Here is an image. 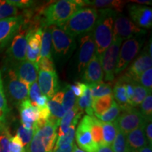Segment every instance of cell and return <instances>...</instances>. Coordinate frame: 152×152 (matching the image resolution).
<instances>
[{
  "instance_id": "51",
  "label": "cell",
  "mask_w": 152,
  "mask_h": 152,
  "mask_svg": "<svg viewBox=\"0 0 152 152\" xmlns=\"http://www.w3.org/2000/svg\"><path fill=\"white\" fill-rule=\"evenodd\" d=\"M96 152H113L111 149V146H106V145H101L99 146Z\"/></svg>"
},
{
  "instance_id": "25",
  "label": "cell",
  "mask_w": 152,
  "mask_h": 152,
  "mask_svg": "<svg viewBox=\"0 0 152 152\" xmlns=\"http://www.w3.org/2000/svg\"><path fill=\"white\" fill-rule=\"evenodd\" d=\"M127 1L119 0H94V1H84L85 5L92 6L93 8L100 9H109L115 11V12L121 13Z\"/></svg>"
},
{
  "instance_id": "45",
  "label": "cell",
  "mask_w": 152,
  "mask_h": 152,
  "mask_svg": "<svg viewBox=\"0 0 152 152\" xmlns=\"http://www.w3.org/2000/svg\"><path fill=\"white\" fill-rule=\"evenodd\" d=\"M23 144L18 136H12L10 140V152H25Z\"/></svg>"
},
{
  "instance_id": "48",
  "label": "cell",
  "mask_w": 152,
  "mask_h": 152,
  "mask_svg": "<svg viewBox=\"0 0 152 152\" xmlns=\"http://www.w3.org/2000/svg\"><path fill=\"white\" fill-rule=\"evenodd\" d=\"M144 132H145L146 138H147L148 144L151 147L152 146V123L151 121H148L146 122L144 127Z\"/></svg>"
},
{
  "instance_id": "46",
  "label": "cell",
  "mask_w": 152,
  "mask_h": 152,
  "mask_svg": "<svg viewBox=\"0 0 152 152\" xmlns=\"http://www.w3.org/2000/svg\"><path fill=\"white\" fill-rule=\"evenodd\" d=\"M7 2L16 7V8L21 9H30L35 4V1L30 0H8Z\"/></svg>"
},
{
  "instance_id": "35",
  "label": "cell",
  "mask_w": 152,
  "mask_h": 152,
  "mask_svg": "<svg viewBox=\"0 0 152 152\" xmlns=\"http://www.w3.org/2000/svg\"><path fill=\"white\" fill-rule=\"evenodd\" d=\"M121 112V109L115 100H113L111 107L97 118H99L100 121L103 123H113L119 116Z\"/></svg>"
},
{
  "instance_id": "41",
  "label": "cell",
  "mask_w": 152,
  "mask_h": 152,
  "mask_svg": "<svg viewBox=\"0 0 152 152\" xmlns=\"http://www.w3.org/2000/svg\"><path fill=\"white\" fill-rule=\"evenodd\" d=\"M137 84L142 85L146 89L151 91L152 90V68H149L147 71L142 74L137 80Z\"/></svg>"
},
{
  "instance_id": "28",
  "label": "cell",
  "mask_w": 152,
  "mask_h": 152,
  "mask_svg": "<svg viewBox=\"0 0 152 152\" xmlns=\"http://www.w3.org/2000/svg\"><path fill=\"white\" fill-rule=\"evenodd\" d=\"M114 99L113 94L93 99L92 109L96 118L99 117L111 107Z\"/></svg>"
},
{
  "instance_id": "11",
  "label": "cell",
  "mask_w": 152,
  "mask_h": 152,
  "mask_svg": "<svg viewBox=\"0 0 152 152\" xmlns=\"http://www.w3.org/2000/svg\"><path fill=\"white\" fill-rule=\"evenodd\" d=\"M79 48L77 52V72L83 73L85 68L96 53L93 32L78 36Z\"/></svg>"
},
{
  "instance_id": "42",
  "label": "cell",
  "mask_w": 152,
  "mask_h": 152,
  "mask_svg": "<svg viewBox=\"0 0 152 152\" xmlns=\"http://www.w3.org/2000/svg\"><path fill=\"white\" fill-rule=\"evenodd\" d=\"M11 134L7 128L0 133V149L2 152H10V140Z\"/></svg>"
},
{
  "instance_id": "39",
  "label": "cell",
  "mask_w": 152,
  "mask_h": 152,
  "mask_svg": "<svg viewBox=\"0 0 152 152\" xmlns=\"http://www.w3.org/2000/svg\"><path fill=\"white\" fill-rule=\"evenodd\" d=\"M140 113L146 121H151L152 118V95L151 92L147 95L140 104Z\"/></svg>"
},
{
  "instance_id": "12",
  "label": "cell",
  "mask_w": 152,
  "mask_h": 152,
  "mask_svg": "<svg viewBox=\"0 0 152 152\" xmlns=\"http://www.w3.org/2000/svg\"><path fill=\"white\" fill-rule=\"evenodd\" d=\"M152 59L147 49H144L140 56L133 61L128 68V71L120 77L123 82H130L131 83L137 84V80L142 73L151 68Z\"/></svg>"
},
{
  "instance_id": "56",
  "label": "cell",
  "mask_w": 152,
  "mask_h": 152,
  "mask_svg": "<svg viewBox=\"0 0 152 152\" xmlns=\"http://www.w3.org/2000/svg\"><path fill=\"white\" fill-rule=\"evenodd\" d=\"M25 152H28V151H25Z\"/></svg>"
},
{
  "instance_id": "7",
  "label": "cell",
  "mask_w": 152,
  "mask_h": 152,
  "mask_svg": "<svg viewBox=\"0 0 152 152\" xmlns=\"http://www.w3.org/2000/svg\"><path fill=\"white\" fill-rule=\"evenodd\" d=\"M144 42V35H138L126 39L120 48L118 59L115 75L121 73L128 67L130 63L138 54Z\"/></svg>"
},
{
  "instance_id": "55",
  "label": "cell",
  "mask_w": 152,
  "mask_h": 152,
  "mask_svg": "<svg viewBox=\"0 0 152 152\" xmlns=\"http://www.w3.org/2000/svg\"><path fill=\"white\" fill-rule=\"evenodd\" d=\"M0 152H2V151H1V149H0Z\"/></svg>"
},
{
  "instance_id": "1",
  "label": "cell",
  "mask_w": 152,
  "mask_h": 152,
  "mask_svg": "<svg viewBox=\"0 0 152 152\" xmlns=\"http://www.w3.org/2000/svg\"><path fill=\"white\" fill-rule=\"evenodd\" d=\"M82 0H60L47 5L41 14V28L63 23L84 7Z\"/></svg>"
},
{
  "instance_id": "26",
  "label": "cell",
  "mask_w": 152,
  "mask_h": 152,
  "mask_svg": "<svg viewBox=\"0 0 152 152\" xmlns=\"http://www.w3.org/2000/svg\"><path fill=\"white\" fill-rule=\"evenodd\" d=\"M92 101L93 98L91 94V91L88 85L85 84L83 93L80 97L77 99V106L81 111H85L87 113V115L92 116L93 109H92Z\"/></svg>"
},
{
  "instance_id": "40",
  "label": "cell",
  "mask_w": 152,
  "mask_h": 152,
  "mask_svg": "<svg viewBox=\"0 0 152 152\" xmlns=\"http://www.w3.org/2000/svg\"><path fill=\"white\" fill-rule=\"evenodd\" d=\"M35 132V131L33 129H32V130H27V129L24 128L21 125L18 127V130H17L16 135L21 140L24 147H26L30 144L32 139H33Z\"/></svg>"
},
{
  "instance_id": "47",
  "label": "cell",
  "mask_w": 152,
  "mask_h": 152,
  "mask_svg": "<svg viewBox=\"0 0 152 152\" xmlns=\"http://www.w3.org/2000/svg\"><path fill=\"white\" fill-rule=\"evenodd\" d=\"M85 83H80V82H75L73 85H70V88L75 96L80 97L83 93V89H84Z\"/></svg>"
},
{
  "instance_id": "16",
  "label": "cell",
  "mask_w": 152,
  "mask_h": 152,
  "mask_svg": "<svg viewBox=\"0 0 152 152\" xmlns=\"http://www.w3.org/2000/svg\"><path fill=\"white\" fill-rule=\"evenodd\" d=\"M14 66L10 67L14 70L18 78L29 87L33 83L37 81L38 66L27 60L13 63Z\"/></svg>"
},
{
  "instance_id": "23",
  "label": "cell",
  "mask_w": 152,
  "mask_h": 152,
  "mask_svg": "<svg viewBox=\"0 0 152 152\" xmlns=\"http://www.w3.org/2000/svg\"><path fill=\"white\" fill-rule=\"evenodd\" d=\"M145 124L146 123L139 127L138 128L128 133L126 135L127 143H128L130 152L141 149V148L145 147L148 144L145 135V132H144Z\"/></svg>"
},
{
  "instance_id": "14",
  "label": "cell",
  "mask_w": 152,
  "mask_h": 152,
  "mask_svg": "<svg viewBox=\"0 0 152 152\" xmlns=\"http://www.w3.org/2000/svg\"><path fill=\"white\" fill-rule=\"evenodd\" d=\"M23 23L22 15L0 20V52L12 41Z\"/></svg>"
},
{
  "instance_id": "30",
  "label": "cell",
  "mask_w": 152,
  "mask_h": 152,
  "mask_svg": "<svg viewBox=\"0 0 152 152\" xmlns=\"http://www.w3.org/2000/svg\"><path fill=\"white\" fill-rule=\"evenodd\" d=\"M80 111H81V110L79 109V108L77 106V104H76V105L74 106L71 111L66 112L65 115H64V117L62 118L60 121L59 129H58V137H61L66 134L68 128L71 126L74 118H75V115H77V113Z\"/></svg>"
},
{
  "instance_id": "50",
  "label": "cell",
  "mask_w": 152,
  "mask_h": 152,
  "mask_svg": "<svg viewBox=\"0 0 152 152\" xmlns=\"http://www.w3.org/2000/svg\"><path fill=\"white\" fill-rule=\"evenodd\" d=\"M73 144L74 143L57 148V149L53 150V152H73Z\"/></svg>"
},
{
  "instance_id": "44",
  "label": "cell",
  "mask_w": 152,
  "mask_h": 152,
  "mask_svg": "<svg viewBox=\"0 0 152 152\" xmlns=\"http://www.w3.org/2000/svg\"><path fill=\"white\" fill-rule=\"evenodd\" d=\"M42 95V93L39 90V85L37 81L33 83L29 87V90H28V97L30 98V101L33 105L35 106V102L38 98Z\"/></svg>"
},
{
  "instance_id": "24",
  "label": "cell",
  "mask_w": 152,
  "mask_h": 152,
  "mask_svg": "<svg viewBox=\"0 0 152 152\" xmlns=\"http://www.w3.org/2000/svg\"><path fill=\"white\" fill-rule=\"evenodd\" d=\"M7 99L6 96L3 85V78L1 71H0V133L7 128V118L9 113Z\"/></svg>"
},
{
  "instance_id": "22",
  "label": "cell",
  "mask_w": 152,
  "mask_h": 152,
  "mask_svg": "<svg viewBox=\"0 0 152 152\" xmlns=\"http://www.w3.org/2000/svg\"><path fill=\"white\" fill-rule=\"evenodd\" d=\"M63 98H64V92L63 90H61L57 92L47 102V106L50 113L49 121L54 123L58 126L59 125L61 120L66 113L62 104Z\"/></svg>"
},
{
  "instance_id": "5",
  "label": "cell",
  "mask_w": 152,
  "mask_h": 152,
  "mask_svg": "<svg viewBox=\"0 0 152 152\" xmlns=\"http://www.w3.org/2000/svg\"><path fill=\"white\" fill-rule=\"evenodd\" d=\"M57 127L54 123L47 121L37 130L30 144L25 147L28 152H53L57 137Z\"/></svg>"
},
{
  "instance_id": "38",
  "label": "cell",
  "mask_w": 152,
  "mask_h": 152,
  "mask_svg": "<svg viewBox=\"0 0 152 152\" xmlns=\"http://www.w3.org/2000/svg\"><path fill=\"white\" fill-rule=\"evenodd\" d=\"M16 16H18V8L7 1L0 0V20Z\"/></svg>"
},
{
  "instance_id": "27",
  "label": "cell",
  "mask_w": 152,
  "mask_h": 152,
  "mask_svg": "<svg viewBox=\"0 0 152 152\" xmlns=\"http://www.w3.org/2000/svg\"><path fill=\"white\" fill-rule=\"evenodd\" d=\"M42 41L40 48L41 58H52V29L51 26L42 28Z\"/></svg>"
},
{
  "instance_id": "54",
  "label": "cell",
  "mask_w": 152,
  "mask_h": 152,
  "mask_svg": "<svg viewBox=\"0 0 152 152\" xmlns=\"http://www.w3.org/2000/svg\"><path fill=\"white\" fill-rule=\"evenodd\" d=\"M73 152H85L84 151H83V150L79 149L78 147L76 146V144H73Z\"/></svg>"
},
{
  "instance_id": "20",
  "label": "cell",
  "mask_w": 152,
  "mask_h": 152,
  "mask_svg": "<svg viewBox=\"0 0 152 152\" xmlns=\"http://www.w3.org/2000/svg\"><path fill=\"white\" fill-rule=\"evenodd\" d=\"M19 109L23 127L27 130L33 129L39 118V112L37 106L33 105L28 99L23 101L19 104Z\"/></svg>"
},
{
  "instance_id": "2",
  "label": "cell",
  "mask_w": 152,
  "mask_h": 152,
  "mask_svg": "<svg viewBox=\"0 0 152 152\" xmlns=\"http://www.w3.org/2000/svg\"><path fill=\"white\" fill-rule=\"evenodd\" d=\"M98 10L93 7L80 9L58 27L72 37L92 32L98 18Z\"/></svg>"
},
{
  "instance_id": "53",
  "label": "cell",
  "mask_w": 152,
  "mask_h": 152,
  "mask_svg": "<svg viewBox=\"0 0 152 152\" xmlns=\"http://www.w3.org/2000/svg\"><path fill=\"white\" fill-rule=\"evenodd\" d=\"M132 152H152L151 147H150L149 145H147L145 146V147L141 148V149L136 150V151H134Z\"/></svg>"
},
{
  "instance_id": "8",
  "label": "cell",
  "mask_w": 152,
  "mask_h": 152,
  "mask_svg": "<svg viewBox=\"0 0 152 152\" xmlns=\"http://www.w3.org/2000/svg\"><path fill=\"white\" fill-rule=\"evenodd\" d=\"M121 112L122 113L113 123L117 130L122 132L125 136L146 123L140 111L134 107L130 106Z\"/></svg>"
},
{
  "instance_id": "17",
  "label": "cell",
  "mask_w": 152,
  "mask_h": 152,
  "mask_svg": "<svg viewBox=\"0 0 152 152\" xmlns=\"http://www.w3.org/2000/svg\"><path fill=\"white\" fill-rule=\"evenodd\" d=\"M130 20L140 28L152 27V9L145 6L130 4L128 7Z\"/></svg>"
},
{
  "instance_id": "43",
  "label": "cell",
  "mask_w": 152,
  "mask_h": 152,
  "mask_svg": "<svg viewBox=\"0 0 152 152\" xmlns=\"http://www.w3.org/2000/svg\"><path fill=\"white\" fill-rule=\"evenodd\" d=\"M38 68L39 71L56 72V68L52 58H41L38 63Z\"/></svg>"
},
{
  "instance_id": "34",
  "label": "cell",
  "mask_w": 152,
  "mask_h": 152,
  "mask_svg": "<svg viewBox=\"0 0 152 152\" xmlns=\"http://www.w3.org/2000/svg\"><path fill=\"white\" fill-rule=\"evenodd\" d=\"M151 92V91L142 87V85L134 84V94L130 102V106L132 107L140 106L147 95Z\"/></svg>"
},
{
  "instance_id": "37",
  "label": "cell",
  "mask_w": 152,
  "mask_h": 152,
  "mask_svg": "<svg viewBox=\"0 0 152 152\" xmlns=\"http://www.w3.org/2000/svg\"><path fill=\"white\" fill-rule=\"evenodd\" d=\"M111 146L113 152H130L127 143L126 136L118 130Z\"/></svg>"
},
{
  "instance_id": "49",
  "label": "cell",
  "mask_w": 152,
  "mask_h": 152,
  "mask_svg": "<svg viewBox=\"0 0 152 152\" xmlns=\"http://www.w3.org/2000/svg\"><path fill=\"white\" fill-rule=\"evenodd\" d=\"M49 99L45 95H41L39 98L37 99L35 102V106L37 107H44L47 105V102H48Z\"/></svg>"
},
{
  "instance_id": "10",
  "label": "cell",
  "mask_w": 152,
  "mask_h": 152,
  "mask_svg": "<svg viewBox=\"0 0 152 152\" xmlns=\"http://www.w3.org/2000/svg\"><path fill=\"white\" fill-rule=\"evenodd\" d=\"M147 31L137 26L130 18L121 13H117L113 23V38L123 40L138 35H145Z\"/></svg>"
},
{
  "instance_id": "18",
  "label": "cell",
  "mask_w": 152,
  "mask_h": 152,
  "mask_svg": "<svg viewBox=\"0 0 152 152\" xmlns=\"http://www.w3.org/2000/svg\"><path fill=\"white\" fill-rule=\"evenodd\" d=\"M42 34V28L30 30L27 34L26 60L37 66L40 59Z\"/></svg>"
},
{
  "instance_id": "4",
  "label": "cell",
  "mask_w": 152,
  "mask_h": 152,
  "mask_svg": "<svg viewBox=\"0 0 152 152\" xmlns=\"http://www.w3.org/2000/svg\"><path fill=\"white\" fill-rule=\"evenodd\" d=\"M52 56L57 64H64L75 50V37L69 35L58 26H52Z\"/></svg>"
},
{
  "instance_id": "6",
  "label": "cell",
  "mask_w": 152,
  "mask_h": 152,
  "mask_svg": "<svg viewBox=\"0 0 152 152\" xmlns=\"http://www.w3.org/2000/svg\"><path fill=\"white\" fill-rule=\"evenodd\" d=\"M3 85L6 96L13 104H20L23 101L29 98V87L18 78L14 71L11 67L7 68L5 71Z\"/></svg>"
},
{
  "instance_id": "21",
  "label": "cell",
  "mask_w": 152,
  "mask_h": 152,
  "mask_svg": "<svg viewBox=\"0 0 152 152\" xmlns=\"http://www.w3.org/2000/svg\"><path fill=\"white\" fill-rule=\"evenodd\" d=\"M103 78L104 72L100 58L95 54L83 72V80L85 82V84L92 85L102 83Z\"/></svg>"
},
{
  "instance_id": "19",
  "label": "cell",
  "mask_w": 152,
  "mask_h": 152,
  "mask_svg": "<svg viewBox=\"0 0 152 152\" xmlns=\"http://www.w3.org/2000/svg\"><path fill=\"white\" fill-rule=\"evenodd\" d=\"M38 85L42 95L51 99L59 90L58 75L56 72L39 71L38 75Z\"/></svg>"
},
{
  "instance_id": "15",
  "label": "cell",
  "mask_w": 152,
  "mask_h": 152,
  "mask_svg": "<svg viewBox=\"0 0 152 152\" xmlns=\"http://www.w3.org/2000/svg\"><path fill=\"white\" fill-rule=\"evenodd\" d=\"M28 32L20 26L7 50V54L9 59L15 62H20L26 60V48H27V34Z\"/></svg>"
},
{
  "instance_id": "36",
  "label": "cell",
  "mask_w": 152,
  "mask_h": 152,
  "mask_svg": "<svg viewBox=\"0 0 152 152\" xmlns=\"http://www.w3.org/2000/svg\"><path fill=\"white\" fill-rule=\"evenodd\" d=\"M64 98H63V106L66 112L71 111L77 104V99L73 92L70 88V85H67L63 89Z\"/></svg>"
},
{
  "instance_id": "33",
  "label": "cell",
  "mask_w": 152,
  "mask_h": 152,
  "mask_svg": "<svg viewBox=\"0 0 152 152\" xmlns=\"http://www.w3.org/2000/svg\"><path fill=\"white\" fill-rule=\"evenodd\" d=\"M102 132H103V144L111 146L117 134V129L113 123L102 122Z\"/></svg>"
},
{
  "instance_id": "9",
  "label": "cell",
  "mask_w": 152,
  "mask_h": 152,
  "mask_svg": "<svg viewBox=\"0 0 152 152\" xmlns=\"http://www.w3.org/2000/svg\"><path fill=\"white\" fill-rule=\"evenodd\" d=\"M123 39L113 38L110 46L100 57L101 64L105 76V80L113 81L115 78V71L118 59L119 50Z\"/></svg>"
},
{
  "instance_id": "32",
  "label": "cell",
  "mask_w": 152,
  "mask_h": 152,
  "mask_svg": "<svg viewBox=\"0 0 152 152\" xmlns=\"http://www.w3.org/2000/svg\"><path fill=\"white\" fill-rule=\"evenodd\" d=\"M90 87L91 94L93 99H96L102 96H106V95L111 94L113 90L110 83H96V84L88 85Z\"/></svg>"
},
{
  "instance_id": "3",
  "label": "cell",
  "mask_w": 152,
  "mask_h": 152,
  "mask_svg": "<svg viewBox=\"0 0 152 152\" xmlns=\"http://www.w3.org/2000/svg\"><path fill=\"white\" fill-rule=\"evenodd\" d=\"M98 18L93 29L96 54L102 56L113 40V23L118 12L109 9H99Z\"/></svg>"
},
{
  "instance_id": "52",
  "label": "cell",
  "mask_w": 152,
  "mask_h": 152,
  "mask_svg": "<svg viewBox=\"0 0 152 152\" xmlns=\"http://www.w3.org/2000/svg\"><path fill=\"white\" fill-rule=\"evenodd\" d=\"M127 2H133V3H137L141 4H147L151 5V1H148V0H131V1H127Z\"/></svg>"
},
{
  "instance_id": "31",
  "label": "cell",
  "mask_w": 152,
  "mask_h": 152,
  "mask_svg": "<svg viewBox=\"0 0 152 152\" xmlns=\"http://www.w3.org/2000/svg\"><path fill=\"white\" fill-rule=\"evenodd\" d=\"M90 131L94 142L99 146L103 145V132L102 122L94 115L92 116Z\"/></svg>"
},
{
  "instance_id": "29",
  "label": "cell",
  "mask_w": 152,
  "mask_h": 152,
  "mask_svg": "<svg viewBox=\"0 0 152 152\" xmlns=\"http://www.w3.org/2000/svg\"><path fill=\"white\" fill-rule=\"evenodd\" d=\"M113 92V98H115V102L120 106V108L121 109V111L130 107L131 106L129 104L124 83L120 80L118 81L115 83V85H114Z\"/></svg>"
},
{
  "instance_id": "13",
  "label": "cell",
  "mask_w": 152,
  "mask_h": 152,
  "mask_svg": "<svg viewBox=\"0 0 152 152\" xmlns=\"http://www.w3.org/2000/svg\"><path fill=\"white\" fill-rule=\"evenodd\" d=\"M91 123L92 116L85 115L80 122L75 134L77 145L85 152H96L99 147L92 139L90 131Z\"/></svg>"
}]
</instances>
